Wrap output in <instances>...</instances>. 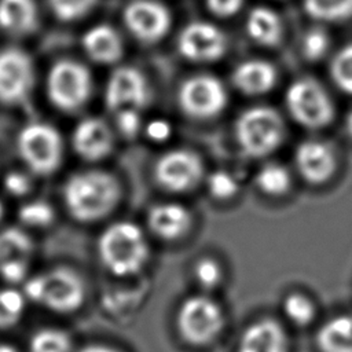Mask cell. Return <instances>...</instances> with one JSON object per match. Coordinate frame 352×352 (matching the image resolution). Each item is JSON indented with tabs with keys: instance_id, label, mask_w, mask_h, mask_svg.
Masks as SVG:
<instances>
[{
	"instance_id": "6da1fadb",
	"label": "cell",
	"mask_w": 352,
	"mask_h": 352,
	"mask_svg": "<svg viewBox=\"0 0 352 352\" xmlns=\"http://www.w3.org/2000/svg\"><path fill=\"white\" fill-rule=\"evenodd\" d=\"M63 202L69 214L81 223L104 219L121 198L117 177L100 169L73 173L63 186Z\"/></svg>"
},
{
	"instance_id": "7a4b0ae2",
	"label": "cell",
	"mask_w": 352,
	"mask_h": 352,
	"mask_svg": "<svg viewBox=\"0 0 352 352\" xmlns=\"http://www.w3.org/2000/svg\"><path fill=\"white\" fill-rule=\"evenodd\" d=\"M98 254L110 274L125 278L143 268L148 257V245L139 226L131 221H117L100 234Z\"/></svg>"
},
{
	"instance_id": "3957f363",
	"label": "cell",
	"mask_w": 352,
	"mask_h": 352,
	"mask_svg": "<svg viewBox=\"0 0 352 352\" xmlns=\"http://www.w3.org/2000/svg\"><path fill=\"white\" fill-rule=\"evenodd\" d=\"M26 300L40 304L58 314L78 309L85 298L82 278L69 267H55L23 282Z\"/></svg>"
},
{
	"instance_id": "277c9868",
	"label": "cell",
	"mask_w": 352,
	"mask_h": 352,
	"mask_svg": "<svg viewBox=\"0 0 352 352\" xmlns=\"http://www.w3.org/2000/svg\"><path fill=\"white\" fill-rule=\"evenodd\" d=\"M235 136L248 155L263 157L280 144L285 136V124L274 109L254 106L236 118Z\"/></svg>"
},
{
	"instance_id": "5b68a950",
	"label": "cell",
	"mask_w": 352,
	"mask_h": 352,
	"mask_svg": "<svg viewBox=\"0 0 352 352\" xmlns=\"http://www.w3.org/2000/svg\"><path fill=\"white\" fill-rule=\"evenodd\" d=\"M16 148L28 169L38 176L58 170L63 158V140L58 129L45 122H32L21 129Z\"/></svg>"
},
{
	"instance_id": "8992f818",
	"label": "cell",
	"mask_w": 352,
	"mask_h": 352,
	"mask_svg": "<svg viewBox=\"0 0 352 352\" xmlns=\"http://www.w3.org/2000/svg\"><path fill=\"white\" fill-rule=\"evenodd\" d=\"M92 80L88 69L76 60H59L47 78V95L51 103L66 113L80 110L91 96Z\"/></svg>"
},
{
	"instance_id": "52a82bcc",
	"label": "cell",
	"mask_w": 352,
	"mask_h": 352,
	"mask_svg": "<svg viewBox=\"0 0 352 352\" xmlns=\"http://www.w3.org/2000/svg\"><path fill=\"white\" fill-rule=\"evenodd\" d=\"M286 106L292 117L307 128H322L334 117L333 102L314 78H298L286 91Z\"/></svg>"
},
{
	"instance_id": "ba28073f",
	"label": "cell",
	"mask_w": 352,
	"mask_h": 352,
	"mask_svg": "<svg viewBox=\"0 0 352 352\" xmlns=\"http://www.w3.org/2000/svg\"><path fill=\"white\" fill-rule=\"evenodd\" d=\"M223 327L220 307L205 296H192L183 301L177 312V329L182 337L194 345L213 340Z\"/></svg>"
},
{
	"instance_id": "9c48e42d",
	"label": "cell",
	"mask_w": 352,
	"mask_h": 352,
	"mask_svg": "<svg viewBox=\"0 0 352 352\" xmlns=\"http://www.w3.org/2000/svg\"><path fill=\"white\" fill-rule=\"evenodd\" d=\"M179 104L184 113L195 118L219 114L227 104V92L221 81L210 74L187 78L179 88Z\"/></svg>"
},
{
	"instance_id": "30bf717a",
	"label": "cell",
	"mask_w": 352,
	"mask_h": 352,
	"mask_svg": "<svg viewBox=\"0 0 352 352\" xmlns=\"http://www.w3.org/2000/svg\"><path fill=\"white\" fill-rule=\"evenodd\" d=\"M34 67L30 56L18 48L0 52V103L22 104L33 89Z\"/></svg>"
},
{
	"instance_id": "8fae6325",
	"label": "cell",
	"mask_w": 352,
	"mask_h": 352,
	"mask_svg": "<svg viewBox=\"0 0 352 352\" xmlns=\"http://www.w3.org/2000/svg\"><path fill=\"white\" fill-rule=\"evenodd\" d=\"M177 50L191 62H214L224 55L227 38L220 28L210 22L195 21L187 23L179 37Z\"/></svg>"
},
{
	"instance_id": "7c38bea8",
	"label": "cell",
	"mask_w": 352,
	"mask_h": 352,
	"mask_svg": "<svg viewBox=\"0 0 352 352\" xmlns=\"http://www.w3.org/2000/svg\"><path fill=\"white\" fill-rule=\"evenodd\" d=\"M157 183L168 191L192 188L202 176V162L188 150H170L160 157L154 168Z\"/></svg>"
},
{
	"instance_id": "4fadbf2b",
	"label": "cell",
	"mask_w": 352,
	"mask_h": 352,
	"mask_svg": "<svg viewBox=\"0 0 352 352\" xmlns=\"http://www.w3.org/2000/svg\"><path fill=\"white\" fill-rule=\"evenodd\" d=\"M148 100V85L143 73L131 66L116 69L104 89L106 107L117 113L124 109L140 110Z\"/></svg>"
},
{
	"instance_id": "5bb4252c",
	"label": "cell",
	"mask_w": 352,
	"mask_h": 352,
	"mask_svg": "<svg viewBox=\"0 0 352 352\" xmlns=\"http://www.w3.org/2000/svg\"><path fill=\"white\" fill-rule=\"evenodd\" d=\"M124 21L129 32L143 43L161 40L170 26L168 8L155 0H133L124 11Z\"/></svg>"
},
{
	"instance_id": "9a60e30c",
	"label": "cell",
	"mask_w": 352,
	"mask_h": 352,
	"mask_svg": "<svg viewBox=\"0 0 352 352\" xmlns=\"http://www.w3.org/2000/svg\"><path fill=\"white\" fill-rule=\"evenodd\" d=\"M113 132L109 124L98 117L81 120L72 135L73 150L85 161H99L113 150Z\"/></svg>"
},
{
	"instance_id": "2e32d148",
	"label": "cell",
	"mask_w": 352,
	"mask_h": 352,
	"mask_svg": "<svg viewBox=\"0 0 352 352\" xmlns=\"http://www.w3.org/2000/svg\"><path fill=\"white\" fill-rule=\"evenodd\" d=\"M296 165L307 182L323 183L334 172L333 148L322 140H305L296 148Z\"/></svg>"
},
{
	"instance_id": "e0dca14e",
	"label": "cell",
	"mask_w": 352,
	"mask_h": 352,
	"mask_svg": "<svg viewBox=\"0 0 352 352\" xmlns=\"http://www.w3.org/2000/svg\"><path fill=\"white\" fill-rule=\"evenodd\" d=\"M238 352H287V338L275 320H258L242 333Z\"/></svg>"
},
{
	"instance_id": "ac0fdd59",
	"label": "cell",
	"mask_w": 352,
	"mask_h": 352,
	"mask_svg": "<svg viewBox=\"0 0 352 352\" xmlns=\"http://www.w3.org/2000/svg\"><path fill=\"white\" fill-rule=\"evenodd\" d=\"M232 82L242 94L261 95L275 85L276 72L271 63L263 59H249L235 67Z\"/></svg>"
},
{
	"instance_id": "d6986e66",
	"label": "cell",
	"mask_w": 352,
	"mask_h": 352,
	"mask_svg": "<svg viewBox=\"0 0 352 352\" xmlns=\"http://www.w3.org/2000/svg\"><path fill=\"white\" fill-rule=\"evenodd\" d=\"M147 223L157 236L162 239H175L188 230L190 213L179 204H158L150 209Z\"/></svg>"
},
{
	"instance_id": "ffe728a7",
	"label": "cell",
	"mask_w": 352,
	"mask_h": 352,
	"mask_svg": "<svg viewBox=\"0 0 352 352\" xmlns=\"http://www.w3.org/2000/svg\"><path fill=\"white\" fill-rule=\"evenodd\" d=\"M82 45L88 56L99 63H113L122 54V41L116 29L98 25L82 37Z\"/></svg>"
},
{
	"instance_id": "44dd1931",
	"label": "cell",
	"mask_w": 352,
	"mask_h": 352,
	"mask_svg": "<svg viewBox=\"0 0 352 352\" xmlns=\"http://www.w3.org/2000/svg\"><path fill=\"white\" fill-rule=\"evenodd\" d=\"M246 33L264 47L276 45L282 38V22L279 15L268 7H256L246 16Z\"/></svg>"
},
{
	"instance_id": "7402d4cb",
	"label": "cell",
	"mask_w": 352,
	"mask_h": 352,
	"mask_svg": "<svg viewBox=\"0 0 352 352\" xmlns=\"http://www.w3.org/2000/svg\"><path fill=\"white\" fill-rule=\"evenodd\" d=\"M37 19L33 0H0V28L14 34L30 32Z\"/></svg>"
},
{
	"instance_id": "603a6c76",
	"label": "cell",
	"mask_w": 352,
	"mask_h": 352,
	"mask_svg": "<svg viewBox=\"0 0 352 352\" xmlns=\"http://www.w3.org/2000/svg\"><path fill=\"white\" fill-rule=\"evenodd\" d=\"M320 352H352V315L327 320L316 334Z\"/></svg>"
},
{
	"instance_id": "cb8c5ba5",
	"label": "cell",
	"mask_w": 352,
	"mask_h": 352,
	"mask_svg": "<svg viewBox=\"0 0 352 352\" xmlns=\"http://www.w3.org/2000/svg\"><path fill=\"white\" fill-rule=\"evenodd\" d=\"M33 252L32 238L18 227L0 231V265L12 260H30Z\"/></svg>"
},
{
	"instance_id": "d4e9b609",
	"label": "cell",
	"mask_w": 352,
	"mask_h": 352,
	"mask_svg": "<svg viewBox=\"0 0 352 352\" xmlns=\"http://www.w3.org/2000/svg\"><path fill=\"white\" fill-rule=\"evenodd\" d=\"M302 7L319 22L337 23L352 18V0H302Z\"/></svg>"
},
{
	"instance_id": "484cf974",
	"label": "cell",
	"mask_w": 352,
	"mask_h": 352,
	"mask_svg": "<svg viewBox=\"0 0 352 352\" xmlns=\"http://www.w3.org/2000/svg\"><path fill=\"white\" fill-rule=\"evenodd\" d=\"M26 297L23 292L7 287L0 289V330L15 326L25 311Z\"/></svg>"
},
{
	"instance_id": "4316f807",
	"label": "cell",
	"mask_w": 352,
	"mask_h": 352,
	"mask_svg": "<svg viewBox=\"0 0 352 352\" xmlns=\"http://www.w3.org/2000/svg\"><path fill=\"white\" fill-rule=\"evenodd\" d=\"M72 340L69 334L59 329H41L30 337V352H70Z\"/></svg>"
},
{
	"instance_id": "83f0119b",
	"label": "cell",
	"mask_w": 352,
	"mask_h": 352,
	"mask_svg": "<svg viewBox=\"0 0 352 352\" xmlns=\"http://www.w3.org/2000/svg\"><path fill=\"white\" fill-rule=\"evenodd\" d=\"M256 182L265 194L280 195L290 187V175L279 164H267L258 170Z\"/></svg>"
},
{
	"instance_id": "f1b7e54d",
	"label": "cell",
	"mask_w": 352,
	"mask_h": 352,
	"mask_svg": "<svg viewBox=\"0 0 352 352\" xmlns=\"http://www.w3.org/2000/svg\"><path fill=\"white\" fill-rule=\"evenodd\" d=\"M330 76L342 92L352 95V43L334 55L330 65Z\"/></svg>"
},
{
	"instance_id": "f546056e",
	"label": "cell",
	"mask_w": 352,
	"mask_h": 352,
	"mask_svg": "<svg viewBox=\"0 0 352 352\" xmlns=\"http://www.w3.org/2000/svg\"><path fill=\"white\" fill-rule=\"evenodd\" d=\"M18 219L23 226L44 228L54 221L55 212L52 206L45 201H29L19 208Z\"/></svg>"
},
{
	"instance_id": "4dcf8cb0",
	"label": "cell",
	"mask_w": 352,
	"mask_h": 352,
	"mask_svg": "<svg viewBox=\"0 0 352 352\" xmlns=\"http://www.w3.org/2000/svg\"><path fill=\"white\" fill-rule=\"evenodd\" d=\"M330 48V37L322 28H312L305 32L301 40V52L308 60L322 59Z\"/></svg>"
},
{
	"instance_id": "1f68e13d",
	"label": "cell",
	"mask_w": 352,
	"mask_h": 352,
	"mask_svg": "<svg viewBox=\"0 0 352 352\" xmlns=\"http://www.w3.org/2000/svg\"><path fill=\"white\" fill-rule=\"evenodd\" d=\"M285 315L296 324L304 326L312 320L315 315L314 304L304 296L293 293L286 297L283 302Z\"/></svg>"
},
{
	"instance_id": "d6a6232c",
	"label": "cell",
	"mask_w": 352,
	"mask_h": 352,
	"mask_svg": "<svg viewBox=\"0 0 352 352\" xmlns=\"http://www.w3.org/2000/svg\"><path fill=\"white\" fill-rule=\"evenodd\" d=\"M209 192L217 199H228L238 191L236 179L227 170H214L206 180Z\"/></svg>"
},
{
	"instance_id": "836d02e7",
	"label": "cell",
	"mask_w": 352,
	"mask_h": 352,
	"mask_svg": "<svg viewBox=\"0 0 352 352\" xmlns=\"http://www.w3.org/2000/svg\"><path fill=\"white\" fill-rule=\"evenodd\" d=\"M56 16L65 21H72L88 12L96 0H48Z\"/></svg>"
},
{
	"instance_id": "e575fe53",
	"label": "cell",
	"mask_w": 352,
	"mask_h": 352,
	"mask_svg": "<svg viewBox=\"0 0 352 352\" xmlns=\"http://www.w3.org/2000/svg\"><path fill=\"white\" fill-rule=\"evenodd\" d=\"M116 125L125 138H135L142 126V118L138 109H124L116 113Z\"/></svg>"
},
{
	"instance_id": "d590c367",
	"label": "cell",
	"mask_w": 352,
	"mask_h": 352,
	"mask_svg": "<svg viewBox=\"0 0 352 352\" xmlns=\"http://www.w3.org/2000/svg\"><path fill=\"white\" fill-rule=\"evenodd\" d=\"M220 278L221 270L214 260L204 258L198 261V264L195 265V279L202 287H214L220 282Z\"/></svg>"
},
{
	"instance_id": "8d00e7d4",
	"label": "cell",
	"mask_w": 352,
	"mask_h": 352,
	"mask_svg": "<svg viewBox=\"0 0 352 352\" xmlns=\"http://www.w3.org/2000/svg\"><path fill=\"white\" fill-rule=\"evenodd\" d=\"M4 188L8 194L14 197H23L32 188V179L28 173L21 170H10L3 180Z\"/></svg>"
},
{
	"instance_id": "74e56055",
	"label": "cell",
	"mask_w": 352,
	"mask_h": 352,
	"mask_svg": "<svg viewBox=\"0 0 352 352\" xmlns=\"http://www.w3.org/2000/svg\"><path fill=\"white\" fill-rule=\"evenodd\" d=\"M28 272H29V260H25V258L12 260L0 265L1 279H4L7 283H11V285L25 282L28 279Z\"/></svg>"
},
{
	"instance_id": "f35d334b",
	"label": "cell",
	"mask_w": 352,
	"mask_h": 352,
	"mask_svg": "<svg viewBox=\"0 0 352 352\" xmlns=\"http://www.w3.org/2000/svg\"><path fill=\"white\" fill-rule=\"evenodd\" d=\"M208 10L219 18L235 15L243 6V0H205Z\"/></svg>"
},
{
	"instance_id": "ab89813d",
	"label": "cell",
	"mask_w": 352,
	"mask_h": 352,
	"mask_svg": "<svg viewBox=\"0 0 352 352\" xmlns=\"http://www.w3.org/2000/svg\"><path fill=\"white\" fill-rule=\"evenodd\" d=\"M170 124L165 120H161V118H157V120H153L147 124V128H146V132H147V136L154 140V142H164L166 140L169 136H170Z\"/></svg>"
},
{
	"instance_id": "60d3db41",
	"label": "cell",
	"mask_w": 352,
	"mask_h": 352,
	"mask_svg": "<svg viewBox=\"0 0 352 352\" xmlns=\"http://www.w3.org/2000/svg\"><path fill=\"white\" fill-rule=\"evenodd\" d=\"M78 352H120V351H117L114 348H110V346H106V345L92 344V345H85Z\"/></svg>"
},
{
	"instance_id": "b9f144b4",
	"label": "cell",
	"mask_w": 352,
	"mask_h": 352,
	"mask_svg": "<svg viewBox=\"0 0 352 352\" xmlns=\"http://www.w3.org/2000/svg\"><path fill=\"white\" fill-rule=\"evenodd\" d=\"M0 352H19L16 348L7 345V344H0Z\"/></svg>"
},
{
	"instance_id": "7bdbcfd3",
	"label": "cell",
	"mask_w": 352,
	"mask_h": 352,
	"mask_svg": "<svg viewBox=\"0 0 352 352\" xmlns=\"http://www.w3.org/2000/svg\"><path fill=\"white\" fill-rule=\"evenodd\" d=\"M346 131H348L349 136L352 138V110L349 111V114H348V118H346Z\"/></svg>"
},
{
	"instance_id": "ee69618b",
	"label": "cell",
	"mask_w": 352,
	"mask_h": 352,
	"mask_svg": "<svg viewBox=\"0 0 352 352\" xmlns=\"http://www.w3.org/2000/svg\"><path fill=\"white\" fill-rule=\"evenodd\" d=\"M3 216H4V206H3V202L0 201V220L3 219Z\"/></svg>"
}]
</instances>
